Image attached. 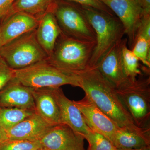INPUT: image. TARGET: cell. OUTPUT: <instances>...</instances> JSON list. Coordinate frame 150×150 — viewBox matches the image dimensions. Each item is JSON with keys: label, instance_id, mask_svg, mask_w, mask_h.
Returning a JSON list of instances; mask_svg holds the SVG:
<instances>
[{"label": "cell", "instance_id": "cell-1", "mask_svg": "<svg viewBox=\"0 0 150 150\" xmlns=\"http://www.w3.org/2000/svg\"><path fill=\"white\" fill-rule=\"evenodd\" d=\"M78 76L80 87L86 96L119 127H139L118 97L115 87L103 76L96 67H90Z\"/></svg>", "mask_w": 150, "mask_h": 150}, {"label": "cell", "instance_id": "cell-2", "mask_svg": "<svg viewBox=\"0 0 150 150\" xmlns=\"http://www.w3.org/2000/svg\"><path fill=\"white\" fill-rule=\"evenodd\" d=\"M96 41H86L62 33L47 62L59 69L78 75L90 67Z\"/></svg>", "mask_w": 150, "mask_h": 150}, {"label": "cell", "instance_id": "cell-3", "mask_svg": "<svg viewBox=\"0 0 150 150\" xmlns=\"http://www.w3.org/2000/svg\"><path fill=\"white\" fill-rule=\"evenodd\" d=\"M80 6L96 35V45L90 62V67H94L103 55L123 38L124 29L121 22L112 14Z\"/></svg>", "mask_w": 150, "mask_h": 150}, {"label": "cell", "instance_id": "cell-4", "mask_svg": "<svg viewBox=\"0 0 150 150\" xmlns=\"http://www.w3.org/2000/svg\"><path fill=\"white\" fill-rule=\"evenodd\" d=\"M150 74L139 76L135 81L118 88L116 93L136 126L150 128Z\"/></svg>", "mask_w": 150, "mask_h": 150}, {"label": "cell", "instance_id": "cell-5", "mask_svg": "<svg viewBox=\"0 0 150 150\" xmlns=\"http://www.w3.org/2000/svg\"><path fill=\"white\" fill-rule=\"evenodd\" d=\"M14 71L16 80L31 88H56L66 85L80 87L78 75L63 71L49 64L47 60Z\"/></svg>", "mask_w": 150, "mask_h": 150}, {"label": "cell", "instance_id": "cell-6", "mask_svg": "<svg viewBox=\"0 0 150 150\" xmlns=\"http://www.w3.org/2000/svg\"><path fill=\"white\" fill-rule=\"evenodd\" d=\"M0 57L13 70L21 69L47 60L48 56L36 37V29L0 48Z\"/></svg>", "mask_w": 150, "mask_h": 150}, {"label": "cell", "instance_id": "cell-7", "mask_svg": "<svg viewBox=\"0 0 150 150\" xmlns=\"http://www.w3.org/2000/svg\"><path fill=\"white\" fill-rule=\"evenodd\" d=\"M57 0L53 11L62 33L78 40L96 41V35L80 6Z\"/></svg>", "mask_w": 150, "mask_h": 150}, {"label": "cell", "instance_id": "cell-8", "mask_svg": "<svg viewBox=\"0 0 150 150\" xmlns=\"http://www.w3.org/2000/svg\"><path fill=\"white\" fill-rule=\"evenodd\" d=\"M128 43L127 38H122L103 55L96 67L105 79L118 88L130 81L124 72L122 52Z\"/></svg>", "mask_w": 150, "mask_h": 150}, {"label": "cell", "instance_id": "cell-9", "mask_svg": "<svg viewBox=\"0 0 150 150\" xmlns=\"http://www.w3.org/2000/svg\"><path fill=\"white\" fill-rule=\"evenodd\" d=\"M115 14L123 25L131 49L137 37L143 11L133 0H100Z\"/></svg>", "mask_w": 150, "mask_h": 150}, {"label": "cell", "instance_id": "cell-10", "mask_svg": "<svg viewBox=\"0 0 150 150\" xmlns=\"http://www.w3.org/2000/svg\"><path fill=\"white\" fill-rule=\"evenodd\" d=\"M73 101L80 110L88 127L112 143L114 135L120 127L118 124L101 111L86 96L81 100Z\"/></svg>", "mask_w": 150, "mask_h": 150}, {"label": "cell", "instance_id": "cell-11", "mask_svg": "<svg viewBox=\"0 0 150 150\" xmlns=\"http://www.w3.org/2000/svg\"><path fill=\"white\" fill-rule=\"evenodd\" d=\"M83 137L65 124L52 126L40 140L43 150H85Z\"/></svg>", "mask_w": 150, "mask_h": 150}, {"label": "cell", "instance_id": "cell-12", "mask_svg": "<svg viewBox=\"0 0 150 150\" xmlns=\"http://www.w3.org/2000/svg\"><path fill=\"white\" fill-rule=\"evenodd\" d=\"M38 19L22 12L13 13L0 22V48L21 35L35 30Z\"/></svg>", "mask_w": 150, "mask_h": 150}, {"label": "cell", "instance_id": "cell-13", "mask_svg": "<svg viewBox=\"0 0 150 150\" xmlns=\"http://www.w3.org/2000/svg\"><path fill=\"white\" fill-rule=\"evenodd\" d=\"M52 88H30L35 103V112L47 123L54 126L62 124L59 104Z\"/></svg>", "mask_w": 150, "mask_h": 150}, {"label": "cell", "instance_id": "cell-14", "mask_svg": "<svg viewBox=\"0 0 150 150\" xmlns=\"http://www.w3.org/2000/svg\"><path fill=\"white\" fill-rule=\"evenodd\" d=\"M0 108H17L35 110L30 88L13 78L0 92Z\"/></svg>", "mask_w": 150, "mask_h": 150}, {"label": "cell", "instance_id": "cell-15", "mask_svg": "<svg viewBox=\"0 0 150 150\" xmlns=\"http://www.w3.org/2000/svg\"><path fill=\"white\" fill-rule=\"evenodd\" d=\"M54 92L60 108L62 123L69 126L84 139L91 129L86 123L80 110L73 100L67 97L60 88H54Z\"/></svg>", "mask_w": 150, "mask_h": 150}, {"label": "cell", "instance_id": "cell-16", "mask_svg": "<svg viewBox=\"0 0 150 150\" xmlns=\"http://www.w3.org/2000/svg\"><path fill=\"white\" fill-rule=\"evenodd\" d=\"M52 126L35 112L6 132L9 140L39 141Z\"/></svg>", "mask_w": 150, "mask_h": 150}, {"label": "cell", "instance_id": "cell-17", "mask_svg": "<svg viewBox=\"0 0 150 150\" xmlns=\"http://www.w3.org/2000/svg\"><path fill=\"white\" fill-rule=\"evenodd\" d=\"M62 33L53 12H47L38 19L36 38L48 57L52 54L57 39Z\"/></svg>", "mask_w": 150, "mask_h": 150}, {"label": "cell", "instance_id": "cell-18", "mask_svg": "<svg viewBox=\"0 0 150 150\" xmlns=\"http://www.w3.org/2000/svg\"><path fill=\"white\" fill-rule=\"evenodd\" d=\"M150 128L119 127L112 144L117 149H140L150 147Z\"/></svg>", "mask_w": 150, "mask_h": 150}, {"label": "cell", "instance_id": "cell-19", "mask_svg": "<svg viewBox=\"0 0 150 150\" xmlns=\"http://www.w3.org/2000/svg\"><path fill=\"white\" fill-rule=\"evenodd\" d=\"M56 1L16 0L10 14L17 12L24 13L39 19L47 12H53Z\"/></svg>", "mask_w": 150, "mask_h": 150}, {"label": "cell", "instance_id": "cell-20", "mask_svg": "<svg viewBox=\"0 0 150 150\" xmlns=\"http://www.w3.org/2000/svg\"><path fill=\"white\" fill-rule=\"evenodd\" d=\"M35 112V110L30 109L0 108V125L8 131Z\"/></svg>", "mask_w": 150, "mask_h": 150}, {"label": "cell", "instance_id": "cell-21", "mask_svg": "<svg viewBox=\"0 0 150 150\" xmlns=\"http://www.w3.org/2000/svg\"><path fill=\"white\" fill-rule=\"evenodd\" d=\"M127 45L123 47L122 52L123 69L127 77L134 81L139 76L143 75V73L139 63V60Z\"/></svg>", "mask_w": 150, "mask_h": 150}, {"label": "cell", "instance_id": "cell-22", "mask_svg": "<svg viewBox=\"0 0 150 150\" xmlns=\"http://www.w3.org/2000/svg\"><path fill=\"white\" fill-rule=\"evenodd\" d=\"M84 139L88 143L87 150H117L107 138L91 129Z\"/></svg>", "mask_w": 150, "mask_h": 150}, {"label": "cell", "instance_id": "cell-23", "mask_svg": "<svg viewBox=\"0 0 150 150\" xmlns=\"http://www.w3.org/2000/svg\"><path fill=\"white\" fill-rule=\"evenodd\" d=\"M132 52L145 67L150 68V41L142 36L136 39Z\"/></svg>", "mask_w": 150, "mask_h": 150}, {"label": "cell", "instance_id": "cell-24", "mask_svg": "<svg viewBox=\"0 0 150 150\" xmlns=\"http://www.w3.org/2000/svg\"><path fill=\"white\" fill-rule=\"evenodd\" d=\"M39 148V141L9 140L0 145V150H34Z\"/></svg>", "mask_w": 150, "mask_h": 150}, {"label": "cell", "instance_id": "cell-25", "mask_svg": "<svg viewBox=\"0 0 150 150\" xmlns=\"http://www.w3.org/2000/svg\"><path fill=\"white\" fill-rule=\"evenodd\" d=\"M14 78V71L0 57V92Z\"/></svg>", "mask_w": 150, "mask_h": 150}, {"label": "cell", "instance_id": "cell-26", "mask_svg": "<svg viewBox=\"0 0 150 150\" xmlns=\"http://www.w3.org/2000/svg\"><path fill=\"white\" fill-rule=\"evenodd\" d=\"M139 36L144 37L150 41V13L143 12L136 38Z\"/></svg>", "mask_w": 150, "mask_h": 150}, {"label": "cell", "instance_id": "cell-27", "mask_svg": "<svg viewBox=\"0 0 150 150\" xmlns=\"http://www.w3.org/2000/svg\"><path fill=\"white\" fill-rule=\"evenodd\" d=\"M76 3L79 5L89 7L112 14V12L100 0H65Z\"/></svg>", "mask_w": 150, "mask_h": 150}, {"label": "cell", "instance_id": "cell-28", "mask_svg": "<svg viewBox=\"0 0 150 150\" xmlns=\"http://www.w3.org/2000/svg\"><path fill=\"white\" fill-rule=\"evenodd\" d=\"M16 0H0V22L10 13Z\"/></svg>", "mask_w": 150, "mask_h": 150}, {"label": "cell", "instance_id": "cell-29", "mask_svg": "<svg viewBox=\"0 0 150 150\" xmlns=\"http://www.w3.org/2000/svg\"><path fill=\"white\" fill-rule=\"evenodd\" d=\"M144 12L150 13V0H133Z\"/></svg>", "mask_w": 150, "mask_h": 150}, {"label": "cell", "instance_id": "cell-30", "mask_svg": "<svg viewBox=\"0 0 150 150\" xmlns=\"http://www.w3.org/2000/svg\"><path fill=\"white\" fill-rule=\"evenodd\" d=\"M9 140L6 131L0 125V145Z\"/></svg>", "mask_w": 150, "mask_h": 150}, {"label": "cell", "instance_id": "cell-31", "mask_svg": "<svg viewBox=\"0 0 150 150\" xmlns=\"http://www.w3.org/2000/svg\"><path fill=\"white\" fill-rule=\"evenodd\" d=\"M117 150H150V147L140 148V149H117Z\"/></svg>", "mask_w": 150, "mask_h": 150}, {"label": "cell", "instance_id": "cell-32", "mask_svg": "<svg viewBox=\"0 0 150 150\" xmlns=\"http://www.w3.org/2000/svg\"><path fill=\"white\" fill-rule=\"evenodd\" d=\"M34 150H43L42 149H41V148H39V149H35Z\"/></svg>", "mask_w": 150, "mask_h": 150}]
</instances>
